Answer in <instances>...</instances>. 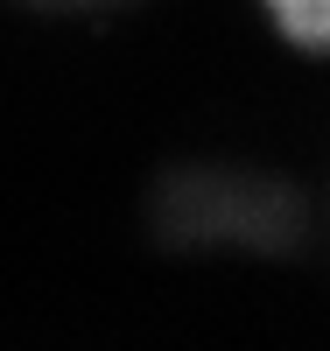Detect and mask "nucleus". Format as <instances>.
<instances>
[{"instance_id": "f257e3e1", "label": "nucleus", "mask_w": 330, "mask_h": 351, "mask_svg": "<svg viewBox=\"0 0 330 351\" xmlns=\"http://www.w3.org/2000/svg\"><path fill=\"white\" fill-rule=\"evenodd\" d=\"M274 36L303 56H330V0H260Z\"/></svg>"}]
</instances>
